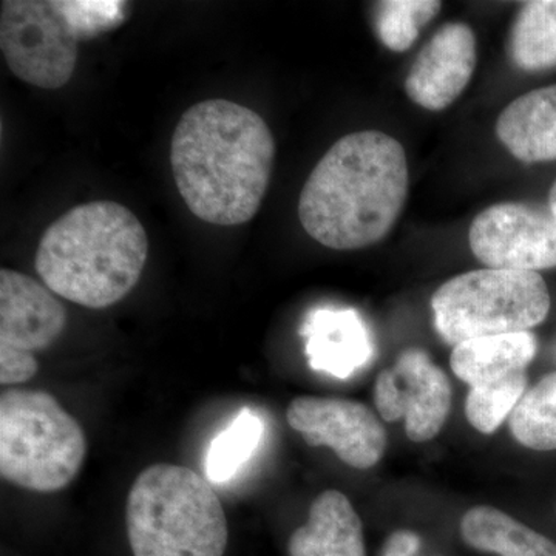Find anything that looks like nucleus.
I'll use <instances>...</instances> for the list:
<instances>
[{
	"label": "nucleus",
	"mask_w": 556,
	"mask_h": 556,
	"mask_svg": "<svg viewBox=\"0 0 556 556\" xmlns=\"http://www.w3.org/2000/svg\"><path fill=\"white\" fill-rule=\"evenodd\" d=\"M276 159L268 124L254 110L226 100L186 110L170 142V166L189 211L217 226L255 217Z\"/></svg>",
	"instance_id": "f257e3e1"
},
{
	"label": "nucleus",
	"mask_w": 556,
	"mask_h": 556,
	"mask_svg": "<svg viewBox=\"0 0 556 556\" xmlns=\"http://www.w3.org/2000/svg\"><path fill=\"white\" fill-rule=\"evenodd\" d=\"M409 185L405 150L379 130L340 138L314 167L299 200L306 233L336 251L379 243L404 211Z\"/></svg>",
	"instance_id": "f03ea898"
},
{
	"label": "nucleus",
	"mask_w": 556,
	"mask_h": 556,
	"mask_svg": "<svg viewBox=\"0 0 556 556\" xmlns=\"http://www.w3.org/2000/svg\"><path fill=\"white\" fill-rule=\"evenodd\" d=\"M148 255V233L137 215L113 201H93L73 207L49 226L39 241L35 268L54 294L102 309L134 291Z\"/></svg>",
	"instance_id": "7ed1b4c3"
},
{
	"label": "nucleus",
	"mask_w": 556,
	"mask_h": 556,
	"mask_svg": "<svg viewBox=\"0 0 556 556\" xmlns=\"http://www.w3.org/2000/svg\"><path fill=\"white\" fill-rule=\"evenodd\" d=\"M134 556H225L228 519L206 479L192 468L153 464L131 485L126 506Z\"/></svg>",
	"instance_id": "20e7f679"
},
{
	"label": "nucleus",
	"mask_w": 556,
	"mask_h": 556,
	"mask_svg": "<svg viewBox=\"0 0 556 556\" xmlns=\"http://www.w3.org/2000/svg\"><path fill=\"white\" fill-rule=\"evenodd\" d=\"M87 438L53 394L11 388L0 396V475L38 493L65 489L83 468Z\"/></svg>",
	"instance_id": "39448f33"
},
{
	"label": "nucleus",
	"mask_w": 556,
	"mask_h": 556,
	"mask_svg": "<svg viewBox=\"0 0 556 556\" xmlns=\"http://www.w3.org/2000/svg\"><path fill=\"white\" fill-rule=\"evenodd\" d=\"M551 292L538 273L478 269L450 278L431 298L439 336L456 346L526 332L546 320Z\"/></svg>",
	"instance_id": "423d86ee"
},
{
	"label": "nucleus",
	"mask_w": 556,
	"mask_h": 556,
	"mask_svg": "<svg viewBox=\"0 0 556 556\" xmlns=\"http://www.w3.org/2000/svg\"><path fill=\"white\" fill-rule=\"evenodd\" d=\"M80 38L65 0H5L0 9V49L13 75L39 89L72 79Z\"/></svg>",
	"instance_id": "0eeeda50"
},
{
	"label": "nucleus",
	"mask_w": 556,
	"mask_h": 556,
	"mask_svg": "<svg viewBox=\"0 0 556 556\" xmlns=\"http://www.w3.org/2000/svg\"><path fill=\"white\" fill-rule=\"evenodd\" d=\"M468 243L489 268L527 273L556 268V215L540 204H493L471 223Z\"/></svg>",
	"instance_id": "6e6552de"
},
{
	"label": "nucleus",
	"mask_w": 556,
	"mask_h": 556,
	"mask_svg": "<svg viewBox=\"0 0 556 556\" xmlns=\"http://www.w3.org/2000/svg\"><path fill=\"white\" fill-rule=\"evenodd\" d=\"M450 379L427 351L408 348L393 368L380 371L375 383V404L387 422L405 419L409 441L427 442L441 433L452 409Z\"/></svg>",
	"instance_id": "1a4fd4ad"
},
{
	"label": "nucleus",
	"mask_w": 556,
	"mask_h": 556,
	"mask_svg": "<svg viewBox=\"0 0 556 556\" xmlns=\"http://www.w3.org/2000/svg\"><path fill=\"white\" fill-rule=\"evenodd\" d=\"M287 420L311 447L331 448L342 463L357 470L378 466L386 455V427L362 402L300 396L288 405Z\"/></svg>",
	"instance_id": "9d476101"
},
{
	"label": "nucleus",
	"mask_w": 556,
	"mask_h": 556,
	"mask_svg": "<svg viewBox=\"0 0 556 556\" xmlns=\"http://www.w3.org/2000/svg\"><path fill=\"white\" fill-rule=\"evenodd\" d=\"M477 38L464 22H448L417 54L405 79L409 100L441 112L460 97L477 68Z\"/></svg>",
	"instance_id": "9b49d317"
},
{
	"label": "nucleus",
	"mask_w": 556,
	"mask_h": 556,
	"mask_svg": "<svg viewBox=\"0 0 556 556\" xmlns=\"http://www.w3.org/2000/svg\"><path fill=\"white\" fill-rule=\"evenodd\" d=\"M67 320V309L46 285L17 270H0V348L28 354L47 350Z\"/></svg>",
	"instance_id": "f8f14e48"
},
{
	"label": "nucleus",
	"mask_w": 556,
	"mask_h": 556,
	"mask_svg": "<svg viewBox=\"0 0 556 556\" xmlns=\"http://www.w3.org/2000/svg\"><path fill=\"white\" fill-rule=\"evenodd\" d=\"M300 336L314 371L346 380L375 356V342L356 309L318 308L303 321Z\"/></svg>",
	"instance_id": "ddd939ff"
},
{
	"label": "nucleus",
	"mask_w": 556,
	"mask_h": 556,
	"mask_svg": "<svg viewBox=\"0 0 556 556\" xmlns=\"http://www.w3.org/2000/svg\"><path fill=\"white\" fill-rule=\"evenodd\" d=\"M289 556H367L364 526L339 490H325L311 504L306 525L288 543Z\"/></svg>",
	"instance_id": "4468645a"
},
{
	"label": "nucleus",
	"mask_w": 556,
	"mask_h": 556,
	"mask_svg": "<svg viewBox=\"0 0 556 556\" xmlns=\"http://www.w3.org/2000/svg\"><path fill=\"white\" fill-rule=\"evenodd\" d=\"M496 135L522 163L556 160V84L510 102L496 121Z\"/></svg>",
	"instance_id": "2eb2a0df"
},
{
	"label": "nucleus",
	"mask_w": 556,
	"mask_h": 556,
	"mask_svg": "<svg viewBox=\"0 0 556 556\" xmlns=\"http://www.w3.org/2000/svg\"><path fill=\"white\" fill-rule=\"evenodd\" d=\"M536 351V336L530 331L490 336L453 346L450 367L470 388L492 386L527 371Z\"/></svg>",
	"instance_id": "dca6fc26"
},
{
	"label": "nucleus",
	"mask_w": 556,
	"mask_h": 556,
	"mask_svg": "<svg viewBox=\"0 0 556 556\" xmlns=\"http://www.w3.org/2000/svg\"><path fill=\"white\" fill-rule=\"evenodd\" d=\"M468 546L500 556H556V543L492 506L471 507L460 519Z\"/></svg>",
	"instance_id": "f3484780"
},
{
	"label": "nucleus",
	"mask_w": 556,
	"mask_h": 556,
	"mask_svg": "<svg viewBox=\"0 0 556 556\" xmlns=\"http://www.w3.org/2000/svg\"><path fill=\"white\" fill-rule=\"evenodd\" d=\"M510 56L529 73L556 68V0L522 3L510 33Z\"/></svg>",
	"instance_id": "a211bd4d"
},
{
	"label": "nucleus",
	"mask_w": 556,
	"mask_h": 556,
	"mask_svg": "<svg viewBox=\"0 0 556 556\" xmlns=\"http://www.w3.org/2000/svg\"><path fill=\"white\" fill-rule=\"evenodd\" d=\"M511 437L535 452L556 450V371L548 372L526 391L508 417Z\"/></svg>",
	"instance_id": "6ab92c4d"
},
{
	"label": "nucleus",
	"mask_w": 556,
	"mask_h": 556,
	"mask_svg": "<svg viewBox=\"0 0 556 556\" xmlns=\"http://www.w3.org/2000/svg\"><path fill=\"white\" fill-rule=\"evenodd\" d=\"M265 434V422L251 408H243L212 441L206 455V477L215 484H223L239 473L241 467L254 456Z\"/></svg>",
	"instance_id": "aec40b11"
},
{
	"label": "nucleus",
	"mask_w": 556,
	"mask_h": 556,
	"mask_svg": "<svg viewBox=\"0 0 556 556\" xmlns=\"http://www.w3.org/2000/svg\"><path fill=\"white\" fill-rule=\"evenodd\" d=\"M442 9L438 0H387L375 7L376 33L396 53L412 49L424 27Z\"/></svg>",
	"instance_id": "412c9836"
},
{
	"label": "nucleus",
	"mask_w": 556,
	"mask_h": 556,
	"mask_svg": "<svg viewBox=\"0 0 556 556\" xmlns=\"http://www.w3.org/2000/svg\"><path fill=\"white\" fill-rule=\"evenodd\" d=\"M527 371L503 382L470 388L466 399L468 424L482 434H493L510 417L527 391Z\"/></svg>",
	"instance_id": "4be33fe9"
},
{
	"label": "nucleus",
	"mask_w": 556,
	"mask_h": 556,
	"mask_svg": "<svg viewBox=\"0 0 556 556\" xmlns=\"http://www.w3.org/2000/svg\"><path fill=\"white\" fill-rule=\"evenodd\" d=\"M127 2L65 0V9L80 38L91 39L119 27L126 20Z\"/></svg>",
	"instance_id": "5701e85b"
},
{
	"label": "nucleus",
	"mask_w": 556,
	"mask_h": 556,
	"mask_svg": "<svg viewBox=\"0 0 556 556\" xmlns=\"http://www.w3.org/2000/svg\"><path fill=\"white\" fill-rule=\"evenodd\" d=\"M38 371L39 362L35 354L0 348V383L3 387L28 382Z\"/></svg>",
	"instance_id": "b1692460"
},
{
	"label": "nucleus",
	"mask_w": 556,
	"mask_h": 556,
	"mask_svg": "<svg viewBox=\"0 0 556 556\" xmlns=\"http://www.w3.org/2000/svg\"><path fill=\"white\" fill-rule=\"evenodd\" d=\"M420 538L412 530H397L383 544L380 556H417Z\"/></svg>",
	"instance_id": "393cba45"
},
{
	"label": "nucleus",
	"mask_w": 556,
	"mask_h": 556,
	"mask_svg": "<svg viewBox=\"0 0 556 556\" xmlns=\"http://www.w3.org/2000/svg\"><path fill=\"white\" fill-rule=\"evenodd\" d=\"M548 207H551L552 212L556 215V181L554 186H552L551 193H548Z\"/></svg>",
	"instance_id": "a878e982"
}]
</instances>
